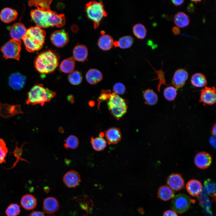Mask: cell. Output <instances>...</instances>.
Returning a JSON list of instances; mask_svg holds the SVG:
<instances>
[{"label":"cell","instance_id":"cell-12","mask_svg":"<svg viewBox=\"0 0 216 216\" xmlns=\"http://www.w3.org/2000/svg\"><path fill=\"white\" fill-rule=\"evenodd\" d=\"M188 77V74L185 69L180 68L175 72L173 76L172 83L177 88L183 87Z\"/></svg>","mask_w":216,"mask_h":216},{"label":"cell","instance_id":"cell-38","mask_svg":"<svg viewBox=\"0 0 216 216\" xmlns=\"http://www.w3.org/2000/svg\"><path fill=\"white\" fill-rule=\"evenodd\" d=\"M20 207L17 204L12 203L7 208L5 213L7 216H17L20 213Z\"/></svg>","mask_w":216,"mask_h":216},{"label":"cell","instance_id":"cell-9","mask_svg":"<svg viewBox=\"0 0 216 216\" xmlns=\"http://www.w3.org/2000/svg\"><path fill=\"white\" fill-rule=\"evenodd\" d=\"M200 102L204 104L212 105L214 104L216 101L215 88L205 86L200 90Z\"/></svg>","mask_w":216,"mask_h":216},{"label":"cell","instance_id":"cell-47","mask_svg":"<svg viewBox=\"0 0 216 216\" xmlns=\"http://www.w3.org/2000/svg\"><path fill=\"white\" fill-rule=\"evenodd\" d=\"M171 2L174 5L176 6H178L184 3V1L183 0H172Z\"/></svg>","mask_w":216,"mask_h":216},{"label":"cell","instance_id":"cell-45","mask_svg":"<svg viewBox=\"0 0 216 216\" xmlns=\"http://www.w3.org/2000/svg\"><path fill=\"white\" fill-rule=\"evenodd\" d=\"M29 216H45L44 212L40 211H34L32 212Z\"/></svg>","mask_w":216,"mask_h":216},{"label":"cell","instance_id":"cell-23","mask_svg":"<svg viewBox=\"0 0 216 216\" xmlns=\"http://www.w3.org/2000/svg\"><path fill=\"white\" fill-rule=\"evenodd\" d=\"M73 58L75 60L83 62L88 56V50L86 47L83 45L76 46L73 51Z\"/></svg>","mask_w":216,"mask_h":216},{"label":"cell","instance_id":"cell-31","mask_svg":"<svg viewBox=\"0 0 216 216\" xmlns=\"http://www.w3.org/2000/svg\"><path fill=\"white\" fill-rule=\"evenodd\" d=\"M91 142L93 148L96 151H100L104 149L106 147V142L102 137L91 138Z\"/></svg>","mask_w":216,"mask_h":216},{"label":"cell","instance_id":"cell-28","mask_svg":"<svg viewBox=\"0 0 216 216\" xmlns=\"http://www.w3.org/2000/svg\"><path fill=\"white\" fill-rule=\"evenodd\" d=\"M75 66V59L71 57L62 61L60 64V68L62 72L69 73L74 71Z\"/></svg>","mask_w":216,"mask_h":216},{"label":"cell","instance_id":"cell-43","mask_svg":"<svg viewBox=\"0 0 216 216\" xmlns=\"http://www.w3.org/2000/svg\"><path fill=\"white\" fill-rule=\"evenodd\" d=\"M163 216H178L176 213L172 210H168L164 213Z\"/></svg>","mask_w":216,"mask_h":216},{"label":"cell","instance_id":"cell-2","mask_svg":"<svg viewBox=\"0 0 216 216\" xmlns=\"http://www.w3.org/2000/svg\"><path fill=\"white\" fill-rule=\"evenodd\" d=\"M46 35L45 31L37 25L27 29L22 38L27 50L33 52L41 49L44 44Z\"/></svg>","mask_w":216,"mask_h":216},{"label":"cell","instance_id":"cell-1","mask_svg":"<svg viewBox=\"0 0 216 216\" xmlns=\"http://www.w3.org/2000/svg\"><path fill=\"white\" fill-rule=\"evenodd\" d=\"M30 14L32 20L41 28L54 26L60 28L65 23L64 14H58L51 10L44 11L37 9L32 10Z\"/></svg>","mask_w":216,"mask_h":216},{"label":"cell","instance_id":"cell-40","mask_svg":"<svg viewBox=\"0 0 216 216\" xmlns=\"http://www.w3.org/2000/svg\"><path fill=\"white\" fill-rule=\"evenodd\" d=\"M204 185L209 194H212V195H215L216 185L214 181L208 179L205 181Z\"/></svg>","mask_w":216,"mask_h":216},{"label":"cell","instance_id":"cell-41","mask_svg":"<svg viewBox=\"0 0 216 216\" xmlns=\"http://www.w3.org/2000/svg\"><path fill=\"white\" fill-rule=\"evenodd\" d=\"M111 91L109 90H102L101 91L100 95L97 100L98 101V109L100 106V103L103 101H106L107 102L109 100L111 95Z\"/></svg>","mask_w":216,"mask_h":216},{"label":"cell","instance_id":"cell-26","mask_svg":"<svg viewBox=\"0 0 216 216\" xmlns=\"http://www.w3.org/2000/svg\"><path fill=\"white\" fill-rule=\"evenodd\" d=\"M158 196L161 200L167 201L173 199L175 194L169 187L167 185H163L159 188L158 192Z\"/></svg>","mask_w":216,"mask_h":216},{"label":"cell","instance_id":"cell-39","mask_svg":"<svg viewBox=\"0 0 216 216\" xmlns=\"http://www.w3.org/2000/svg\"><path fill=\"white\" fill-rule=\"evenodd\" d=\"M8 149L4 141L0 138V164L5 163V158L8 152Z\"/></svg>","mask_w":216,"mask_h":216},{"label":"cell","instance_id":"cell-33","mask_svg":"<svg viewBox=\"0 0 216 216\" xmlns=\"http://www.w3.org/2000/svg\"><path fill=\"white\" fill-rule=\"evenodd\" d=\"M118 47L123 49L130 47L133 44L134 39L130 36H125L121 38L118 41Z\"/></svg>","mask_w":216,"mask_h":216},{"label":"cell","instance_id":"cell-48","mask_svg":"<svg viewBox=\"0 0 216 216\" xmlns=\"http://www.w3.org/2000/svg\"><path fill=\"white\" fill-rule=\"evenodd\" d=\"M173 33L175 35H178L180 33V30L179 28L176 26L173 27L172 29Z\"/></svg>","mask_w":216,"mask_h":216},{"label":"cell","instance_id":"cell-8","mask_svg":"<svg viewBox=\"0 0 216 216\" xmlns=\"http://www.w3.org/2000/svg\"><path fill=\"white\" fill-rule=\"evenodd\" d=\"M191 202V199L188 196L183 194H178L173 198L171 207L176 213H182L190 208Z\"/></svg>","mask_w":216,"mask_h":216},{"label":"cell","instance_id":"cell-5","mask_svg":"<svg viewBox=\"0 0 216 216\" xmlns=\"http://www.w3.org/2000/svg\"><path fill=\"white\" fill-rule=\"evenodd\" d=\"M104 6L102 2L92 1L87 3L85 7L86 11L88 18L94 23V27L96 29L104 17L107 16Z\"/></svg>","mask_w":216,"mask_h":216},{"label":"cell","instance_id":"cell-16","mask_svg":"<svg viewBox=\"0 0 216 216\" xmlns=\"http://www.w3.org/2000/svg\"><path fill=\"white\" fill-rule=\"evenodd\" d=\"M59 207L58 201L54 197H48L44 201L43 209L47 214H52L56 212L58 210Z\"/></svg>","mask_w":216,"mask_h":216},{"label":"cell","instance_id":"cell-11","mask_svg":"<svg viewBox=\"0 0 216 216\" xmlns=\"http://www.w3.org/2000/svg\"><path fill=\"white\" fill-rule=\"evenodd\" d=\"M50 39L55 46L60 47L65 46L68 43L69 38L68 34L62 30L53 32L51 36Z\"/></svg>","mask_w":216,"mask_h":216},{"label":"cell","instance_id":"cell-17","mask_svg":"<svg viewBox=\"0 0 216 216\" xmlns=\"http://www.w3.org/2000/svg\"><path fill=\"white\" fill-rule=\"evenodd\" d=\"M105 136L109 144L118 143L121 139L122 135L119 128L112 127L108 129L106 132Z\"/></svg>","mask_w":216,"mask_h":216},{"label":"cell","instance_id":"cell-13","mask_svg":"<svg viewBox=\"0 0 216 216\" xmlns=\"http://www.w3.org/2000/svg\"><path fill=\"white\" fill-rule=\"evenodd\" d=\"M167 184L171 189L178 191L183 188L184 182L181 175L178 173H172L167 178Z\"/></svg>","mask_w":216,"mask_h":216},{"label":"cell","instance_id":"cell-21","mask_svg":"<svg viewBox=\"0 0 216 216\" xmlns=\"http://www.w3.org/2000/svg\"><path fill=\"white\" fill-rule=\"evenodd\" d=\"M86 77L87 82L91 85L96 84L103 79L102 73L96 69H89L87 72Z\"/></svg>","mask_w":216,"mask_h":216},{"label":"cell","instance_id":"cell-14","mask_svg":"<svg viewBox=\"0 0 216 216\" xmlns=\"http://www.w3.org/2000/svg\"><path fill=\"white\" fill-rule=\"evenodd\" d=\"M63 181L65 185L69 188H75L81 181L79 174L76 171L71 170L68 172L64 175Z\"/></svg>","mask_w":216,"mask_h":216},{"label":"cell","instance_id":"cell-7","mask_svg":"<svg viewBox=\"0 0 216 216\" xmlns=\"http://www.w3.org/2000/svg\"><path fill=\"white\" fill-rule=\"evenodd\" d=\"M21 44L20 40L13 39L9 40L1 48L3 57L6 59L14 58L19 61Z\"/></svg>","mask_w":216,"mask_h":216},{"label":"cell","instance_id":"cell-34","mask_svg":"<svg viewBox=\"0 0 216 216\" xmlns=\"http://www.w3.org/2000/svg\"><path fill=\"white\" fill-rule=\"evenodd\" d=\"M15 140L16 142V148L13 152L10 153V154L13 153L15 157L16 158V160L14 162L12 166L10 168H7V169H10L15 167L17 163L20 160L24 161L28 163V161L26 159L21 158V156L22 153L23 151V150L22 149L23 146L25 143H27V142H24L22 144L20 148H19L17 146V142L16 140Z\"/></svg>","mask_w":216,"mask_h":216},{"label":"cell","instance_id":"cell-44","mask_svg":"<svg viewBox=\"0 0 216 216\" xmlns=\"http://www.w3.org/2000/svg\"><path fill=\"white\" fill-rule=\"evenodd\" d=\"M187 10L190 13H194L196 10V8L194 4L191 3H190L187 8Z\"/></svg>","mask_w":216,"mask_h":216},{"label":"cell","instance_id":"cell-36","mask_svg":"<svg viewBox=\"0 0 216 216\" xmlns=\"http://www.w3.org/2000/svg\"><path fill=\"white\" fill-rule=\"evenodd\" d=\"M68 80L71 84L76 85L81 83L82 80V77L81 74L79 71H73L68 75Z\"/></svg>","mask_w":216,"mask_h":216},{"label":"cell","instance_id":"cell-46","mask_svg":"<svg viewBox=\"0 0 216 216\" xmlns=\"http://www.w3.org/2000/svg\"><path fill=\"white\" fill-rule=\"evenodd\" d=\"M209 142L212 146L215 148L216 146V137L215 136H213L211 137L209 139Z\"/></svg>","mask_w":216,"mask_h":216},{"label":"cell","instance_id":"cell-24","mask_svg":"<svg viewBox=\"0 0 216 216\" xmlns=\"http://www.w3.org/2000/svg\"><path fill=\"white\" fill-rule=\"evenodd\" d=\"M174 22L177 27L183 28L189 25L190 20L188 16L185 13L179 12L175 15Z\"/></svg>","mask_w":216,"mask_h":216},{"label":"cell","instance_id":"cell-37","mask_svg":"<svg viewBox=\"0 0 216 216\" xmlns=\"http://www.w3.org/2000/svg\"><path fill=\"white\" fill-rule=\"evenodd\" d=\"M177 94L176 89L172 86L167 87L164 90V96L166 100L169 101L174 100Z\"/></svg>","mask_w":216,"mask_h":216},{"label":"cell","instance_id":"cell-6","mask_svg":"<svg viewBox=\"0 0 216 216\" xmlns=\"http://www.w3.org/2000/svg\"><path fill=\"white\" fill-rule=\"evenodd\" d=\"M107 102L108 109L111 115L117 120H119L126 113L128 106L125 100L113 92Z\"/></svg>","mask_w":216,"mask_h":216},{"label":"cell","instance_id":"cell-10","mask_svg":"<svg viewBox=\"0 0 216 216\" xmlns=\"http://www.w3.org/2000/svg\"><path fill=\"white\" fill-rule=\"evenodd\" d=\"M211 156L208 153L202 152L197 154L194 159L196 166L202 169H206L209 166L212 162Z\"/></svg>","mask_w":216,"mask_h":216},{"label":"cell","instance_id":"cell-29","mask_svg":"<svg viewBox=\"0 0 216 216\" xmlns=\"http://www.w3.org/2000/svg\"><path fill=\"white\" fill-rule=\"evenodd\" d=\"M191 82L194 86L197 87L205 86L207 83L205 76L200 73H196L192 76L191 78Z\"/></svg>","mask_w":216,"mask_h":216},{"label":"cell","instance_id":"cell-15","mask_svg":"<svg viewBox=\"0 0 216 216\" xmlns=\"http://www.w3.org/2000/svg\"><path fill=\"white\" fill-rule=\"evenodd\" d=\"M26 82V77L19 73L12 74L9 79L10 86L14 89L19 90L22 88Z\"/></svg>","mask_w":216,"mask_h":216},{"label":"cell","instance_id":"cell-50","mask_svg":"<svg viewBox=\"0 0 216 216\" xmlns=\"http://www.w3.org/2000/svg\"><path fill=\"white\" fill-rule=\"evenodd\" d=\"M191 1L192 2H194L196 4H197L198 3L201 1V0H191Z\"/></svg>","mask_w":216,"mask_h":216},{"label":"cell","instance_id":"cell-20","mask_svg":"<svg viewBox=\"0 0 216 216\" xmlns=\"http://www.w3.org/2000/svg\"><path fill=\"white\" fill-rule=\"evenodd\" d=\"M18 13L16 10L9 8H3L0 13V18L3 22L8 23L16 18Z\"/></svg>","mask_w":216,"mask_h":216},{"label":"cell","instance_id":"cell-30","mask_svg":"<svg viewBox=\"0 0 216 216\" xmlns=\"http://www.w3.org/2000/svg\"><path fill=\"white\" fill-rule=\"evenodd\" d=\"M52 0H30L28 2L30 6H35L37 9L42 10H51L50 5Z\"/></svg>","mask_w":216,"mask_h":216},{"label":"cell","instance_id":"cell-19","mask_svg":"<svg viewBox=\"0 0 216 216\" xmlns=\"http://www.w3.org/2000/svg\"><path fill=\"white\" fill-rule=\"evenodd\" d=\"M27 30L22 23H16L11 26L10 34L13 39L20 40L26 34Z\"/></svg>","mask_w":216,"mask_h":216},{"label":"cell","instance_id":"cell-3","mask_svg":"<svg viewBox=\"0 0 216 216\" xmlns=\"http://www.w3.org/2000/svg\"><path fill=\"white\" fill-rule=\"evenodd\" d=\"M56 95V92L44 87L42 84H36L28 93L26 103L33 105L39 104L43 106L46 102L50 101Z\"/></svg>","mask_w":216,"mask_h":216},{"label":"cell","instance_id":"cell-22","mask_svg":"<svg viewBox=\"0 0 216 216\" xmlns=\"http://www.w3.org/2000/svg\"><path fill=\"white\" fill-rule=\"evenodd\" d=\"M112 37L108 34H104L100 36L98 41L99 47L102 50L107 51L112 48L114 44Z\"/></svg>","mask_w":216,"mask_h":216},{"label":"cell","instance_id":"cell-27","mask_svg":"<svg viewBox=\"0 0 216 216\" xmlns=\"http://www.w3.org/2000/svg\"><path fill=\"white\" fill-rule=\"evenodd\" d=\"M145 103L149 105H153L157 104L158 101L157 94L152 89L145 90L143 94Z\"/></svg>","mask_w":216,"mask_h":216},{"label":"cell","instance_id":"cell-32","mask_svg":"<svg viewBox=\"0 0 216 216\" xmlns=\"http://www.w3.org/2000/svg\"><path fill=\"white\" fill-rule=\"evenodd\" d=\"M133 32L134 35L139 39H143L146 36L147 30L142 24H135L133 27Z\"/></svg>","mask_w":216,"mask_h":216},{"label":"cell","instance_id":"cell-49","mask_svg":"<svg viewBox=\"0 0 216 216\" xmlns=\"http://www.w3.org/2000/svg\"><path fill=\"white\" fill-rule=\"evenodd\" d=\"M212 133L213 136H215L216 135V124L215 123L213 125L212 129Z\"/></svg>","mask_w":216,"mask_h":216},{"label":"cell","instance_id":"cell-42","mask_svg":"<svg viewBox=\"0 0 216 216\" xmlns=\"http://www.w3.org/2000/svg\"><path fill=\"white\" fill-rule=\"evenodd\" d=\"M112 90L113 93L118 95H122L125 92L126 87L123 84L118 82L113 85Z\"/></svg>","mask_w":216,"mask_h":216},{"label":"cell","instance_id":"cell-25","mask_svg":"<svg viewBox=\"0 0 216 216\" xmlns=\"http://www.w3.org/2000/svg\"><path fill=\"white\" fill-rule=\"evenodd\" d=\"M21 203L25 209L31 210L36 207L37 201L36 198L33 196L27 194L22 197L21 200Z\"/></svg>","mask_w":216,"mask_h":216},{"label":"cell","instance_id":"cell-18","mask_svg":"<svg viewBox=\"0 0 216 216\" xmlns=\"http://www.w3.org/2000/svg\"><path fill=\"white\" fill-rule=\"evenodd\" d=\"M186 190L191 196H196L199 195L201 192L202 186L201 182L196 179H192L189 181L186 185Z\"/></svg>","mask_w":216,"mask_h":216},{"label":"cell","instance_id":"cell-35","mask_svg":"<svg viewBox=\"0 0 216 216\" xmlns=\"http://www.w3.org/2000/svg\"><path fill=\"white\" fill-rule=\"evenodd\" d=\"M64 147L67 149H75L78 146L79 141L77 137L74 135H70L64 140Z\"/></svg>","mask_w":216,"mask_h":216},{"label":"cell","instance_id":"cell-51","mask_svg":"<svg viewBox=\"0 0 216 216\" xmlns=\"http://www.w3.org/2000/svg\"><path fill=\"white\" fill-rule=\"evenodd\" d=\"M59 130L60 132H62L63 131V130L62 128H60L59 129Z\"/></svg>","mask_w":216,"mask_h":216},{"label":"cell","instance_id":"cell-4","mask_svg":"<svg viewBox=\"0 0 216 216\" xmlns=\"http://www.w3.org/2000/svg\"><path fill=\"white\" fill-rule=\"evenodd\" d=\"M58 59L56 55L49 50L43 52L36 58L34 62L36 70L41 74L53 72L58 67Z\"/></svg>","mask_w":216,"mask_h":216}]
</instances>
